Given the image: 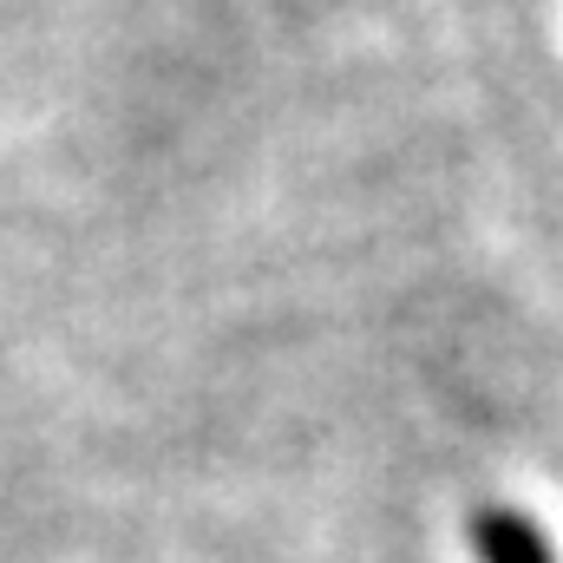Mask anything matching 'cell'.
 I'll use <instances>...</instances> for the list:
<instances>
[{"mask_svg": "<svg viewBox=\"0 0 563 563\" xmlns=\"http://www.w3.org/2000/svg\"><path fill=\"white\" fill-rule=\"evenodd\" d=\"M472 551H478V563H558L551 538L511 505H492L472 518Z\"/></svg>", "mask_w": 563, "mask_h": 563, "instance_id": "1", "label": "cell"}]
</instances>
